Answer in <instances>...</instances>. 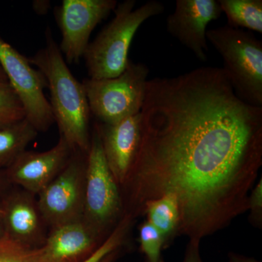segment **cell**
<instances>
[{"mask_svg": "<svg viewBox=\"0 0 262 262\" xmlns=\"http://www.w3.org/2000/svg\"><path fill=\"white\" fill-rule=\"evenodd\" d=\"M0 262H35L33 249L5 237L0 239Z\"/></svg>", "mask_w": 262, "mask_h": 262, "instance_id": "cell-21", "label": "cell"}, {"mask_svg": "<svg viewBox=\"0 0 262 262\" xmlns=\"http://www.w3.org/2000/svg\"><path fill=\"white\" fill-rule=\"evenodd\" d=\"M0 65L22 106L25 118L38 132H46L54 122L45 95L47 81L29 58L0 38Z\"/></svg>", "mask_w": 262, "mask_h": 262, "instance_id": "cell-7", "label": "cell"}, {"mask_svg": "<svg viewBox=\"0 0 262 262\" xmlns=\"http://www.w3.org/2000/svg\"><path fill=\"white\" fill-rule=\"evenodd\" d=\"M5 237L4 224H3V216H2L1 210H0V239Z\"/></svg>", "mask_w": 262, "mask_h": 262, "instance_id": "cell-28", "label": "cell"}, {"mask_svg": "<svg viewBox=\"0 0 262 262\" xmlns=\"http://www.w3.org/2000/svg\"><path fill=\"white\" fill-rule=\"evenodd\" d=\"M223 59L222 68L239 98L262 107V42L253 33L223 26L206 32Z\"/></svg>", "mask_w": 262, "mask_h": 262, "instance_id": "cell-4", "label": "cell"}, {"mask_svg": "<svg viewBox=\"0 0 262 262\" xmlns=\"http://www.w3.org/2000/svg\"><path fill=\"white\" fill-rule=\"evenodd\" d=\"M141 115L139 150L120 187L122 216L134 221L169 194L179 233L201 241L248 211L262 165V107L239 98L222 68L148 80Z\"/></svg>", "mask_w": 262, "mask_h": 262, "instance_id": "cell-1", "label": "cell"}, {"mask_svg": "<svg viewBox=\"0 0 262 262\" xmlns=\"http://www.w3.org/2000/svg\"><path fill=\"white\" fill-rule=\"evenodd\" d=\"M201 241L189 239L182 262H203L200 253Z\"/></svg>", "mask_w": 262, "mask_h": 262, "instance_id": "cell-23", "label": "cell"}, {"mask_svg": "<svg viewBox=\"0 0 262 262\" xmlns=\"http://www.w3.org/2000/svg\"><path fill=\"white\" fill-rule=\"evenodd\" d=\"M117 5L115 0H63L58 12L62 39L59 45L67 63H78L89 46L93 31Z\"/></svg>", "mask_w": 262, "mask_h": 262, "instance_id": "cell-9", "label": "cell"}, {"mask_svg": "<svg viewBox=\"0 0 262 262\" xmlns=\"http://www.w3.org/2000/svg\"><path fill=\"white\" fill-rule=\"evenodd\" d=\"M118 251H115V252L110 253L108 256H106V257L103 258L101 261L99 262H113L115 261V258H116L117 255H118Z\"/></svg>", "mask_w": 262, "mask_h": 262, "instance_id": "cell-27", "label": "cell"}, {"mask_svg": "<svg viewBox=\"0 0 262 262\" xmlns=\"http://www.w3.org/2000/svg\"><path fill=\"white\" fill-rule=\"evenodd\" d=\"M50 8H51V3L49 1H34L33 3V8L38 14H46Z\"/></svg>", "mask_w": 262, "mask_h": 262, "instance_id": "cell-24", "label": "cell"}, {"mask_svg": "<svg viewBox=\"0 0 262 262\" xmlns=\"http://www.w3.org/2000/svg\"><path fill=\"white\" fill-rule=\"evenodd\" d=\"M11 187V184L5 177L4 170H0V198L4 195Z\"/></svg>", "mask_w": 262, "mask_h": 262, "instance_id": "cell-25", "label": "cell"}, {"mask_svg": "<svg viewBox=\"0 0 262 262\" xmlns=\"http://www.w3.org/2000/svg\"><path fill=\"white\" fill-rule=\"evenodd\" d=\"M87 154L74 151L65 168L37 194L48 229L83 217Z\"/></svg>", "mask_w": 262, "mask_h": 262, "instance_id": "cell-8", "label": "cell"}, {"mask_svg": "<svg viewBox=\"0 0 262 262\" xmlns=\"http://www.w3.org/2000/svg\"><path fill=\"white\" fill-rule=\"evenodd\" d=\"M25 118L23 106L9 82H0V127Z\"/></svg>", "mask_w": 262, "mask_h": 262, "instance_id": "cell-18", "label": "cell"}, {"mask_svg": "<svg viewBox=\"0 0 262 262\" xmlns=\"http://www.w3.org/2000/svg\"><path fill=\"white\" fill-rule=\"evenodd\" d=\"M248 210L251 212L250 220L253 226L262 225V179L251 189L248 199Z\"/></svg>", "mask_w": 262, "mask_h": 262, "instance_id": "cell-22", "label": "cell"}, {"mask_svg": "<svg viewBox=\"0 0 262 262\" xmlns=\"http://www.w3.org/2000/svg\"><path fill=\"white\" fill-rule=\"evenodd\" d=\"M37 135L38 131L26 118L0 127V170L9 167Z\"/></svg>", "mask_w": 262, "mask_h": 262, "instance_id": "cell-15", "label": "cell"}, {"mask_svg": "<svg viewBox=\"0 0 262 262\" xmlns=\"http://www.w3.org/2000/svg\"><path fill=\"white\" fill-rule=\"evenodd\" d=\"M0 82H8V78H7V76L6 75H5L3 69L2 68L1 65H0Z\"/></svg>", "mask_w": 262, "mask_h": 262, "instance_id": "cell-29", "label": "cell"}, {"mask_svg": "<svg viewBox=\"0 0 262 262\" xmlns=\"http://www.w3.org/2000/svg\"><path fill=\"white\" fill-rule=\"evenodd\" d=\"M136 0L117 3L115 18L98 34L84 55L90 79L114 78L121 75L128 64L131 43L141 24L162 14L160 2L150 0L135 8Z\"/></svg>", "mask_w": 262, "mask_h": 262, "instance_id": "cell-3", "label": "cell"}, {"mask_svg": "<svg viewBox=\"0 0 262 262\" xmlns=\"http://www.w3.org/2000/svg\"><path fill=\"white\" fill-rule=\"evenodd\" d=\"M229 262H260L252 258H248L236 253H230L229 254Z\"/></svg>", "mask_w": 262, "mask_h": 262, "instance_id": "cell-26", "label": "cell"}, {"mask_svg": "<svg viewBox=\"0 0 262 262\" xmlns=\"http://www.w3.org/2000/svg\"><path fill=\"white\" fill-rule=\"evenodd\" d=\"M228 26L262 33L261 0H219Z\"/></svg>", "mask_w": 262, "mask_h": 262, "instance_id": "cell-17", "label": "cell"}, {"mask_svg": "<svg viewBox=\"0 0 262 262\" xmlns=\"http://www.w3.org/2000/svg\"><path fill=\"white\" fill-rule=\"evenodd\" d=\"M122 216L120 186L108 168L101 136L95 124L87 154L82 219L105 239Z\"/></svg>", "mask_w": 262, "mask_h": 262, "instance_id": "cell-5", "label": "cell"}, {"mask_svg": "<svg viewBox=\"0 0 262 262\" xmlns=\"http://www.w3.org/2000/svg\"><path fill=\"white\" fill-rule=\"evenodd\" d=\"M104 241L81 219L50 229L42 246L33 250L34 260L35 262H82Z\"/></svg>", "mask_w": 262, "mask_h": 262, "instance_id": "cell-13", "label": "cell"}, {"mask_svg": "<svg viewBox=\"0 0 262 262\" xmlns=\"http://www.w3.org/2000/svg\"><path fill=\"white\" fill-rule=\"evenodd\" d=\"M46 46L29 59L42 72L51 94V105L60 136L74 151L88 153L91 145V110L82 83L67 67L51 29L46 32Z\"/></svg>", "mask_w": 262, "mask_h": 262, "instance_id": "cell-2", "label": "cell"}, {"mask_svg": "<svg viewBox=\"0 0 262 262\" xmlns=\"http://www.w3.org/2000/svg\"><path fill=\"white\" fill-rule=\"evenodd\" d=\"M0 210L5 237L29 249L42 246L49 229L36 195L21 188L11 187L0 198Z\"/></svg>", "mask_w": 262, "mask_h": 262, "instance_id": "cell-10", "label": "cell"}, {"mask_svg": "<svg viewBox=\"0 0 262 262\" xmlns=\"http://www.w3.org/2000/svg\"><path fill=\"white\" fill-rule=\"evenodd\" d=\"M73 152L60 136L56 145L48 151L26 150L5 169V177L12 186L37 196L65 168Z\"/></svg>", "mask_w": 262, "mask_h": 262, "instance_id": "cell-11", "label": "cell"}, {"mask_svg": "<svg viewBox=\"0 0 262 262\" xmlns=\"http://www.w3.org/2000/svg\"><path fill=\"white\" fill-rule=\"evenodd\" d=\"M139 243L146 262H163L162 251L165 248L161 234L147 221L139 227Z\"/></svg>", "mask_w": 262, "mask_h": 262, "instance_id": "cell-19", "label": "cell"}, {"mask_svg": "<svg viewBox=\"0 0 262 262\" xmlns=\"http://www.w3.org/2000/svg\"><path fill=\"white\" fill-rule=\"evenodd\" d=\"M132 222L133 221L128 217H122L118 225L97 250L89 258L82 262H99L110 253L118 251L123 244L124 239L126 237L127 231Z\"/></svg>", "mask_w": 262, "mask_h": 262, "instance_id": "cell-20", "label": "cell"}, {"mask_svg": "<svg viewBox=\"0 0 262 262\" xmlns=\"http://www.w3.org/2000/svg\"><path fill=\"white\" fill-rule=\"evenodd\" d=\"M215 0H177L166 20L168 32L202 61L207 60V27L222 15Z\"/></svg>", "mask_w": 262, "mask_h": 262, "instance_id": "cell-12", "label": "cell"}, {"mask_svg": "<svg viewBox=\"0 0 262 262\" xmlns=\"http://www.w3.org/2000/svg\"><path fill=\"white\" fill-rule=\"evenodd\" d=\"M149 72L144 63L130 61L116 77L84 80L91 115L99 123L113 125L141 113Z\"/></svg>", "mask_w": 262, "mask_h": 262, "instance_id": "cell-6", "label": "cell"}, {"mask_svg": "<svg viewBox=\"0 0 262 262\" xmlns=\"http://www.w3.org/2000/svg\"><path fill=\"white\" fill-rule=\"evenodd\" d=\"M105 159L120 187L125 182L139 150L141 113L113 125L96 122Z\"/></svg>", "mask_w": 262, "mask_h": 262, "instance_id": "cell-14", "label": "cell"}, {"mask_svg": "<svg viewBox=\"0 0 262 262\" xmlns=\"http://www.w3.org/2000/svg\"><path fill=\"white\" fill-rule=\"evenodd\" d=\"M143 215L163 237L165 247L179 233L180 215L178 203L173 196L164 195L146 203Z\"/></svg>", "mask_w": 262, "mask_h": 262, "instance_id": "cell-16", "label": "cell"}]
</instances>
